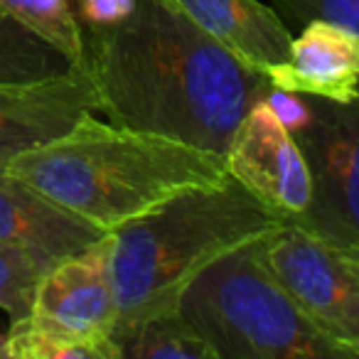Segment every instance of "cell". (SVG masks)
<instances>
[{"mask_svg":"<svg viewBox=\"0 0 359 359\" xmlns=\"http://www.w3.org/2000/svg\"><path fill=\"white\" fill-rule=\"evenodd\" d=\"M84 67L111 123L212 153L224 155L246 111L273 89L175 0H135L123 20L84 30Z\"/></svg>","mask_w":359,"mask_h":359,"instance_id":"obj_1","label":"cell"},{"mask_svg":"<svg viewBox=\"0 0 359 359\" xmlns=\"http://www.w3.org/2000/svg\"><path fill=\"white\" fill-rule=\"evenodd\" d=\"M65 210L111 231L190 187L229 177L222 153L86 114L60 138L18 155L6 170Z\"/></svg>","mask_w":359,"mask_h":359,"instance_id":"obj_2","label":"cell"},{"mask_svg":"<svg viewBox=\"0 0 359 359\" xmlns=\"http://www.w3.org/2000/svg\"><path fill=\"white\" fill-rule=\"evenodd\" d=\"M283 224L241 182L190 187L109 231V273L116 300L114 344L160 313L226 251ZM118 349V347H116Z\"/></svg>","mask_w":359,"mask_h":359,"instance_id":"obj_3","label":"cell"},{"mask_svg":"<svg viewBox=\"0 0 359 359\" xmlns=\"http://www.w3.org/2000/svg\"><path fill=\"white\" fill-rule=\"evenodd\" d=\"M259 239L215 259L180 295V315L215 359H359L300 310L264 264Z\"/></svg>","mask_w":359,"mask_h":359,"instance_id":"obj_4","label":"cell"},{"mask_svg":"<svg viewBox=\"0 0 359 359\" xmlns=\"http://www.w3.org/2000/svg\"><path fill=\"white\" fill-rule=\"evenodd\" d=\"M300 96L308 114L290 133L305 155L313 195L310 205L283 224L359 256V96L344 104Z\"/></svg>","mask_w":359,"mask_h":359,"instance_id":"obj_5","label":"cell"},{"mask_svg":"<svg viewBox=\"0 0 359 359\" xmlns=\"http://www.w3.org/2000/svg\"><path fill=\"white\" fill-rule=\"evenodd\" d=\"M259 249L300 310L359 357V256L344 254L295 224L264 234Z\"/></svg>","mask_w":359,"mask_h":359,"instance_id":"obj_6","label":"cell"},{"mask_svg":"<svg viewBox=\"0 0 359 359\" xmlns=\"http://www.w3.org/2000/svg\"><path fill=\"white\" fill-rule=\"evenodd\" d=\"M27 320L121 359L114 344L116 300L109 273V231L89 249L50 266L37 285Z\"/></svg>","mask_w":359,"mask_h":359,"instance_id":"obj_7","label":"cell"},{"mask_svg":"<svg viewBox=\"0 0 359 359\" xmlns=\"http://www.w3.org/2000/svg\"><path fill=\"white\" fill-rule=\"evenodd\" d=\"M226 172L264 207L290 222L310 205L313 182L305 155L269 99L246 111L224 150Z\"/></svg>","mask_w":359,"mask_h":359,"instance_id":"obj_8","label":"cell"},{"mask_svg":"<svg viewBox=\"0 0 359 359\" xmlns=\"http://www.w3.org/2000/svg\"><path fill=\"white\" fill-rule=\"evenodd\" d=\"M99 111L84 65L37 81H0V172L18 155L60 138L81 116Z\"/></svg>","mask_w":359,"mask_h":359,"instance_id":"obj_9","label":"cell"},{"mask_svg":"<svg viewBox=\"0 0 359 359\" xmlns=\"http://www.w3.org/2000/svg\"><path fill=\"white\" fill-rule=\"evenodd\" d=\"M266 79L288 94L354 101L359 96V35L334 22H308L293 37L288 60L271 67Z\"/></svg>","mask_w":359,"mask_h":359,"instance_id":"obj_10","label":"cell"},{"mask_svg":"<svg viewBox=\"0 0 359 359\" xmlns=\"http://www.w3.org/2000/svg\"><path fill=\"white\" fill-rule=\"evenodd\" d=\"M104 236L101 226L60 207L20 177L0 172V241L30 249L57 264Z\"/></svg>","mask_w":359,"mask_h":359,"instance_id":"obj_11","label":"cell"},{"mask_svg":"<svg viewBox=\"0 0 359 359\" xmlns=\"http://www.w3.org/2000/svg\"><path fill=\"white\" fill-rule=\"evenodd\" d=\"M175 6L264 76L288 60L293 32L261 0H175Z\"/></svg>","mask_w":359,"mask_h":359,"instance_id":"obj_12","label":"cell"},{"mask_svg":"<svg viewBox=\"0 0 359 359\" xmlns=\"http://www.w3.org/2000/svg\"><path fill=\"white\" fill-rule=\"evenodd\" d=\"M74 62L0 6V81H37L72 72Z\"/></svg>","mask_w":359,"mask_h":359,"instance_id":"obj_13","label":"cell"},{"mask_svg":"<svg viewBox=\"0 0 359 359\" xmlns=\"http://www.w3.org/2000/svg\"><path fill=\"white\" fill-rule=\"evenodd\" d=\"M121 359H215L210 344L180 310H168L130 330L118 344Z\"/></svg>","mask_w":359,"mask_h":359,"instance_id":"obj_14","label":"cell"},{"mask_svg":"<svg viewBox=\"0 0 359 359\" xmlns=\"http://www.w3.org/2000/svg\"><path fill=\"white\" fill-rule=\"evenodd\" d=\"M15 18H20L27 27L40 32L45 40L60 47L74 65H84L86 42L72 0H0Z\"/></svg>","mask_w":359,"mask_h":359,"instance_id":"obj_15","label":"cell"},{"mask_svg":"<svg viewBox=\"0 0 359 359\" xmlns=\"http://www.w3.org/2000/svg\"><path fill=\"white\" fill-rule=\"evenodd\" d=\"M50 266L55 264L35 251L0 241V310H6L11 320L30 315L37 285Z\"/></svg>","mask_w":359,"mask_h":359,"instance_id":"obj_16","label":"cell"},{"mask_svg":"<svg viewBox=\"0 0 359 359\" xmlns=\"http://www.w3.org/2000/svg\"><path fill=\"white\" fill-rule=\"evenodd\" d=\"M6 357L11 359H104L96 347L79 339L65 337L27 318L13 320L6 334Z\"/></svg>","mask_w":359,"mask_h":359,"instance_id":"obj_17","label":"cell"},{"mask_svg":"<svg viewBox=\"0 0 359 359\" xmlns=\"http://www.w3.org/2000/svg\"><path fill=\"white\" fill-rule=\"evenodd\" d=\"M271 6L288 27L325 20L359 35V0H271Z\"/></svg>","mask_w":359,"mask_h":359,"instance_id":"obj_18","label":"cell"},{"mask_svg":"<svg viewBox=\"0 0 359 359\" xmlns=\"http://www.w3.org/2000/svg\"><path fill=\"white\" fill-rule=\"evenodd\" d=\"M135 0H76L74 11L84 30L109 27L133 11Z\"/></svg>","mask_w":359,"mask_h":359,"instance_id":"obj_19","label":"cell"},{"mask_svg":"<svg viewBox=\"0 0 359 359\" xmlns=\"http://www.w3.org/2000/svg\"><path fill=\"white\" fill-rule=\"evenodd\" d=\"M0 357H6V337L0 334Z\"/></svg>","mask_w":359,"mask_h":359,"instance_id":"obj_20","label":"cell"},{"mask_svg":"<svg viewBox=\"0 0 359 359\" xmlns=\"http://www.w3.org/2000/svg\"><path fill=\"white\" fill-rule=\"evenodd\" d=\"M74 3H76V0H72V6H74Z\"/></svg>","mask_w":359,"mask_h":359,"instance_id":"obj_21","label":"cell"}]
</instances>
